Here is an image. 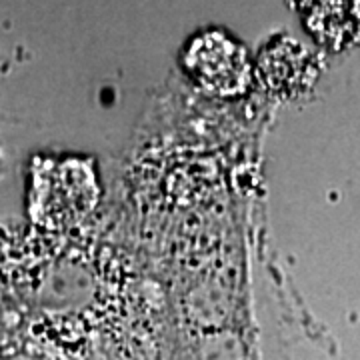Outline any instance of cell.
Masks as SVG:
<instances>
[{
  "mask_svg": "<svg viewBox=\"0 0 360 360\" xmlns=\"http://www.w3.org/2000/svg\"><path fill=\"white\" fill-rule=\"evenodd\" d=\"M298 6L322 44L345 49L360 39V0H298Z\"/></svg>",
  "mask_w": 360,
  "mask_h": 360,
  "instance_id": "cell-2",
  "label": "cell"
},
{
  "mask_svg": "<svg viewBox=\"0 0 360 360\" xmlns=\"http://www.w3.org/2000/svg\"><path fill=\"white\" fill-rule=\"evenodd\" d=\"M188 68L208 89L234 94L245 89L248 65L243 49L217 32L194 40L188 51Z\"/></svg>",
  "mask_w": 360,
  "mask_h": 360,
  "instance_id": "cell-1",
  "label": "cell"
}]
</instances>
